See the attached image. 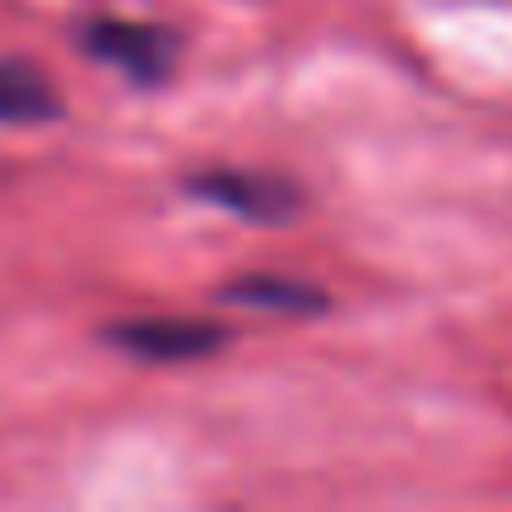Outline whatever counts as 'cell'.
Returning a JSON list of instances; mask_svg holds the SVG:
<instances>
[{"label":"cell","instance_id":"obj_2","mask_svg":"<svg viewBox=\"0 0 512 512\" xmlns=\"http://www.w3.org/2000/svg\"><path fill=\"white\" fill-rule=\"evenodd\" d=\"M182 188L199 204H215V210L237 215V221H254V226H287L309 210V193L292 177H276V171L210 166V171H193Z\"/></svg>","mask_w":512,"mask_h":512},{"label":"cell","instance_id":"obj_5","mask_svg":"<svg viewBox=\"0 0 512 512\" xmlns=\"http://www.w3.org/2000/svg\"><path fill=\"white\" fill-rule=\"evenodd\" d=\"M61 116V89L34 72L28 61H0V122L6 127H34Z\"/></svg>","mask_w":512,"mask_h":512},{"label":"cell","instance_id":"obj_1","mask_svg":"<svg viewBox=\"0 0 512 512\" xmlns=\"http://www.w3.org/2000/svg\"><path fill=\"white\" fill-rule=\"evenodd\" d=\"M78 50L94 56L100 67L122 72L127 83H144V89H160V83L177 72L182 39L160 23H133V17H83L78 23Z\"/></svg>","mask_w":512,"mask_h":512},{"label":"cell","instance_id":"obj_3","mask_svg":"<svg viewBox=\"0 0 512 512\" xmlns=\"http://www.w3.org/2000/svg\"><path fill=\"white\" fill-rule=\"evenodd\" d=\"M105 342L144 364H193V358L221 353L232 331L215 320H193V314H138V320L105 325Z\"/></svg>","mask_w":512,"mask_h":512},{"label":"cell","instance_id":"obj_4","mask_svg":"<svg viewBox=\"0 0 512 512\" xmlns=\"http://www.w3.org/2000/svg\"><path fill=\"white\" fill-rule=\"evenodd\" d=\"M221 303L270 309V314H325V309H331L325 287H314V281H303V276H270V270L226 281V287H221Z\"/></svg>","mask_w":512,"mask_h":512}]
</instances>
